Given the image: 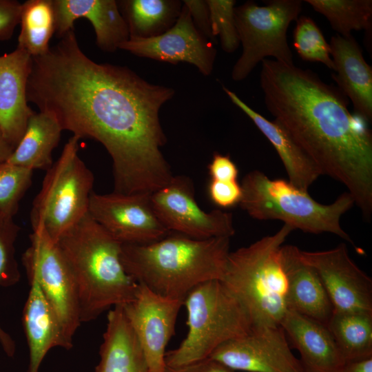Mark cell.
<instances>
[{
	"label": "cell",
	"mask_w": 372,
	"mask_h": 372,
	"mask_svg": "<svg viewBox=\"0 0 372 372\" xmlns=\"http://www.w3.org/2000/svg\"><path fill=\"white\" fill-rule=\"evenodd\" d=\"M128 27L130 38L147 39L169 30L178 19L183 3L178 0L118 1Z\"/></svg>",
	"instance_id": "25"
},
{
	"label": "cell",
	"mask_w": 372,
	"mask_h": 372,
	"mask_svg": "<svg viewBox=\"0 0 372 372\" xmlns=\"http://www.w3.org/2000/svg\"><path fill=\"white\" fill-rule=\"evenodd\" d=\"M94 372H149L136 336L122 306L109 310Z\"/></svg>",
	"instance_id": "23"
},
{
	"label": "cell",
	"mask_w": 372,
	"mask_h": 372,
	"mask_svg": "<svg viewBox=\"0 0 372 372\" xmlns=\"http://www.w3.org/2000/svg\"><path fill=\"white\" fill-rule=\"evenodd\" d=\"M164 372H236L223 364L209 358L179 366H167Z\"/></svg>",
	"instance_id": "37"
},
{
	"label": "cell",
	"mask_w": 372,
	"mask_h": 372,
	"mask_svg": "<svg viewBox=\"0 0 372 372\" xmlns=\"http://www.w3.org/2000/svg\"><path fill=\"white\" fill-rule=\"evenodd\" d=\"M19 24L17 47L32 57L47 52L55 33L52 0H28L21 3Z\"/></svg>",
	"instance_id": "27"
},
{
	"label": "cell",
	"mask_w": 372,
	"mask_h": 372,
	"mask_svg": "<svg viewBox=\"0 0 372 372\" xmlns=\"http://www.w3.org/2000/svg\"><path fill=\"white\" fill-rule=\"evenodd\" d=\"M32 63V57L19 47L0 56V130L14 149L34 112L27 99Z\"/></svg>",
	"instance_id": "17"
},
{
	"label": "cell",
	"mask_w": 372,
	"mask_h": 372,
	"mask_svg": "<svg viewBox=\"0 0 372 372\" xmlns=\"http://www.w3.org/2000/svg\"><path fill=\"white\" fill-rule=\"evenodd\" d=\"M150 198L155 214L169 231L195 239L231 238L235 234L232 214L220 209L203 211L195 200L192 180L185 176H173Z\"/></svg>",
	"instance_id": "11"
},
{
	"label": "cell",
	"mask_w": 372,
	"mask_h": 372,
	"mask_svg": "<svg viewBox=\"0 0 372 372\" xmlns=\"http://www.w3.org/2000/svg\"><path fill=\"white\" fill-rule=\"evenodd\" d=\"M30 240L23 265L39 284L59 324L63 349L69 350L81 324L74 280L56 242L42 227L32 229Z\"/></svg>",
	"instance_id": "10"
},
{
	"label": "cell",
	"mask_w": 372,
	"mask_h": 372,
	"mask_svg": "<svg viewBox=\"0 0 372 372\" xmlns=\"http://www.w3.org/2000/svg\"><path fill=\"white\" fill-rule=\"evenodd\" d=\"M327 18L338 34L347 37L352 30L371 29V0H305Z\"/></svg>",
	"instance_id": "28"
},
{
	"label": "cell",
	"mask_w": 372,
	"mask_h": 372,
	"mask_svg": "<svg viewBox=\"0 0 372 372\" xmlns=\"http://www.w3.org/2000/svg\"><path fill=\"white\" fill-rule=\"evenodd\" d=\"M56 244L74 280L81 323L134 299L138 285L123 266L121 243L89 213Z\"/></svg>",
	"instance_id": "4"
},
{
	"label": "cell",
	"mask_w": 372,
	"mask_h": 372,
	"mask_svg": "<svg viewBox=\"0 0 372 372\" xmlns=\"http://www.w3.org/2000/svg\"><path fill=\"white\" fill-rule=\"evenodd\" d=\"M62 131L54 115L34 112L21 139L6 161L32 171L48 169L53 164L52 153L59 143Z\"/></svg>",
	"instance_id": "24"
},
{
	"label": "cell",
	"mask_w": 372,
	"mask_h": 372,
	"mask_svg": "<svg viewBox=\"0 0 372 372\" xmlns=\"http://www.w3.org/2000/svg\"><path fill=\"white\" fill-rule=\"evenodd\" d=\"M293 46L302 59L320 62L334 70L329 43L311 18L300 16L297 19L293 30Z\"/></svg>",
	"instance_id": "30"
},
{
	"label": "cell",
	"mask_w": 372,
	"mask_h": 372,
	"mask_svg": "<svg viewBox=\"0 0 372 372\" xmlns=\"http://www.w3.org/2000/svg\"><path fill=\"white\" fill-rule=\"evenodd\" d=\"M14 148L4 138L0 130V163L6 161L12 154Z\"/></svg>",
	"instance_id": "39"
},
{
	"label": "cell",
	"mask_w": 372,
	"mask_h": 372,
	"mask_svg": "<svg viewBox=\"0 0 372 372\" xmlns=\"http://www.w3.org/2000/svg\"><path fill=\"white\" fill-rule=\"evenodd\" d=\"M298 254L318 273L333 312L372 311V279L351 258L344 243L325 251L299 249Z\"/></svg>",
	"instance_id": "14"
},
{
	"label": "cell",
	"mask_w": 372,
	"mask_h": 372,
	"mask_svg": "<svg viewBox=\"0 0 372 372\" xmlns=\"http://www.w3.org/2000/svg\"><path fill=\"white\" fill-rule=\"evenodd\" d=\"M209 358L235 371L304 372L280 326L252 329L223 343Z\"/></svg>",
	"instance_id": "15"
},
{
	"label": "cell",
	"mask_w": 372,
	"mask_h": 372,
	"mask_svg": "<svg viewBox=\"0 0 372 372\" xmlns=\"http://www.w3.org/2000/svg\"><path fill=\"white\" fill-rule=\"evenodd\" d=\"M294 245H282L280 260L287 278V309L327 325L332 303L316 271L303 262Z\"/></svg>",
	"instance_id": "19"
},
{
	"label": "cell",
	"mask_w": 372,
	"mask_h": 372,
	"mask_svg": "<svg viewBox=\"0 0 372 372\" xmlns=\"http://www.w3.org/2000/svg\"><path fill=\"white\" fill-rule=\"evenodd\" d=\"M182 306L183 301L163 297L142 285H138L134 299L123 306L142 349L149 372L165 371V349L175 333Z\"/></svg>",
	"instance_id": "13"
},
{
	"label": "cell",
	"mask_w": 372,
	"mask_h": 372,
	"mask_svg": "<svg viewBox=\"0 0 372 372\" xmlns=\"http://www.w3.org/2000/svg\"><path fill=\"white\" fill-rule=\"evenodd\" d=\"M150 196L149 193L93 192L89 214L121 244L150 243L169 233L155 214Z\"/></svg>",
	"instance_id": "12"
},
{
	"label": "cell",
	"mask_w": 372,
	"mask_h": 372,
	"mask_svg": "<svg viewBox=\"0 0 372 372\" xmlns=\"http://www.w3.org/2000/svg\"><path fill=\"white\" fill-rule=\"evenodd\" d=\"M33 171L8 161L0 163V216L13 218L32 184Z\"/></svg>",
	"instance_id": "31"
},
{
	"label": "cell",
	"mask_w": 372,
	"mask_h": 372,
	"mask_svg": "<svg viewBox=\"0 0 372 372\" xmlns=\"http://www.w3.org/2000/svg\"><path fill=\"white\" fill-rule=\"evenodd\" d=\"M223 89L231 102L250 118L273 146L285 167L288 180L296 187L308 191L322 175L313 161L278 121L267 119L242 101L236 93L225 86Z\"/></svg>",
	"instance_id": "22"
},
{
	"label": "cell",
	"mask_w": 372,
	"mask_h": 372,
	"mask_svg": "<svg viewBox=\"0 0 372 372\" xmlns=\"http://www.w3.org/2000/svg\"><path fill=\"white\" fill-rule=\"evenodd\" d=\"M240 185L239 205L253 218L281 220L293 230L307 233L333 234L353 244L340 225L342 216L355 205L348 192L324 205L289 180L271 179L258 170L247 174Z\"/></svg>",
	"instance_id": "6"
},
{
	"label": "cell",
	"mask_w": 372,
	"mask_h": 372,
	"mask_svg": "<svg viewBox=\"0 0 372 372\" xmlns=\"http://www.w3.org/2000/svg\"><path fill=\"white\" fill-rule=\"evenodd\" d=\"M188 333L179 346L166 352L167 366H179L209 358L223 343L252 331L249 316L240 300L220 280L203 282L183 300Z\"/></svg>",
	"instance_id": "7"
},
{
	"label": "cell",
	"mask_w": 372,
	"mask_h": 372,
	"mask_svg": "<svg viewBox=\"0 0 372 372\" xmlns=\"http://www.w3.org/2000/svg\"><path fill=\"white\" fill-rule=\"evenodd\" d=\"M80 139L73 135L47 169L30 211L32 229L42 227L55 242L89 213L94 178L79 155Z\"/></svg>",
	"instance_id": "8"
},
{
	"label": "cell",
	"mask_w": 372,
	"mask_h": 372,
	"mask_svg": "<svg viewBox=\"0 0 372 372\" xmlns=\"http://www.w3.org/2000/svg\"><path fill=\"white\" fill-rule=\"evenodd\" d=\"M213 37L220 39L222 49L227 53L235 52L239 45L235 15L234 0H207Z\"/></svg>",
	"instance_id": "32"
},
{
	"label": "cell",
	"mask_w": 372,
	"mask_h": 372,
	"mask_svg": "<svg viewBox=\"0 0 372 372\" xmlns=\"http://www.w3.org/2000/svg\"><path fill=\"white\" fill-rule=\"evenodd\" d=\"M340 372H372V358L345 362Z\"/></svg>",
	"instance_id": "38"
},
{
	"label": "cell",
	"mask_w": 372,
	"mask_h": 372,
	"mask_svg": "<svg viewBox=\"0 0 372 372\" xmlns=\"http://www.w3.org/2000/svg\"><path fill=\"white\" fill-rule=\"evenodd\" d=\"M260 84L267 110L327 175L344 185L364 218L372 216V134L347 97L314 72L265 59Z\"/></svg>",
	"instance_id": "2"
},
{
	"label": "cell",
	"mask_w": 372,
	"mask_h": 372,
	"mask_svg": "<svg viewBox=\"0 0 372 372\" xmlns=\"http://www.w3.org/2000/svg\"><path fill=\"white\" fill-rule=\"evenodd\" d=\"M174 89L152 84L127 67L99 63L74 30L32 57L27 99L54 115L63 130L101 143L112 161L114 192L152 194L172 178L161 147V106Z\"/></svg>",
	"instance_id": "1"
},
{
	"label": "cell",
	"mask_w": 372,
	"mask_h": 372,
	"mask_svg": "<svg viewBox=\"0 0 372 372\" xmlns=\"http://www.w3.org/2000/svg\"><path fill=\"white\" fill-rule=\"evenodd\" d=\"M119 49L174 65L186 62L205 76L211 73L216 55L213 43L197 30L184 4L178 19L166 32L147 39L130 37Z\"/></svg>",
	"instance_id": "16"
},
{
	"label": "cell",
	"mask_w": 372,
	"mask_h": 372,
	"mask_svg": "<svg viewBox=\"0 0 372 372\" xmlns=\"http://www.w3.org/2000/svg\"><path fill=\"white\" fill-rule=\"evenodd\" d=\"M334 64L333 77L339 90L352 102L354 114L366 122L372 119V68L352 35L336 34L329 43Z\"/></svg>",
	"instance_id": "21"
},
{
	"label": "cell",
	"mask_w": 372,
	"mask_h": 372,
	"mask_svg": "<svg viewBox=\"0 0 372 372\" xmlns=\"http://www.w3.org/2000/svg\"><path fill=\"white\" fill-rule=\"evenodd\" d=\"M21 3L15 0H0V41L9 40L19 24Z\"/></svg>",
	"instance_id": "34"
},
{
	"label": "cell",
	"mask_w": 372,
	"mask_h": 372,
	"mask_svg": "<svg viewBox=\"0 0 372 372\" xmlns=\"http://www.w3.org/2000/svg\"><path fill=\"white\" fill-rule=\"evenodd\" d=\"M207 168L211 180L237 181L238 167L227 155H222L215 152Z\"/></svg>",
	"instance_id": "36"
},
{
	"label": "cell",
	"mask_w": 372,
	"mask_h": 372,
	"mask_svg": "<svg viewBox=\"0 0 372 372\" xmlns=\"http://www.w3.org/2000/svg\"><path fill=\"white\" fill-rule=\"evenodd\" d=\"M54 12L55 34L60 39L74 30L80 18L92 25L97 46L105 52H114L130 39L127 25L114 0H52Z\"/></svg>",
	"instance_id": "18"
},
{
	"label": "cell",
	"mask_w": 372,
	"mask_h": 372,
	"mask_svg": "<svg viewBox=\"0 0 372 372\" xmlns=\"http://www.w3.org/2000/svg\"><path fill=\"white\" fill-rule=\"evenodd\" d=\"M20 227L13 218L0 216V287L14 286L21 273L15 255V242ZM0 346L7 356L12 358L16 344L12 337L0 325Z\"/></svg>",
	"instance_id": "29"
},
{
	"label": "cell",
	"mask_w": 372,
	"mask_h": 372,
	"mask_svg": "<svg viewBox=\"0 0 372 372\" xmlns=\"http://www.w3.org/2000/svg\"><path fill=\"white\" fill-rule=\"evenodd\" d=\"M327 327L344 362L372 358V311L333 312Z\"/></svg>",
	"instance_id": "26"
},
{
	"label": "cell",
	"mask_w": 372,
	"mask_h": 372,
	"mask_svg": "<svg viewBox=\"0 0 372 372\" xmlns=\"http://www.w3.org/2000/svg\"><path fill=\"white\" fill-rule=\"evenodd\" d=\"M183 4L187 8L197 30L212 43L216 41L211 30L209 10L206 1L185 0Z\"/></svg>",
	"instance_id": "35"
},
{
	"label": "cell",
	"mask_w": 372,
	"mask_h": 372,
	"mask_svg": "<svg viewBox=\"0 0 372 372\" xmlns=\"http://www.w3.org/2000/svg\"><path fill=\"white\" fill-rule=\"evenodd\" d=\"M292 231L284 224L274 234L229 252L220 281L245 308L252 329L280 326L287 310L280 249Z\"/></svg>",
	"instance_id": "5"
},
{
	"label": "cell",
	"mask_w": 372,
	"mask_h": 372,
	"mask_svg": "<svg viewBox=\"0 0 372 372\" xmlns=\"http://www.w3.org/2000/svg\"><path fill=\"white\" fill-rule=\"evenodd\" d=\"M230 238L195 239L167 234L147 244H121V260L138 285L165 298L183 301L198 285L221 280Z\"/></svg>",
	"instance_id": "3"
},
{
	"label": "cell",
	"mask_w": 372,
	"mask_h": 372,
	"mask_svg": "<svg viewBox=\"0 0 372 372\" xmlns=\"http://www.w3.org/2000/svg\"><path fill=\"white\" fill-rule=\"evenodd\" d=\"M207 192L212 203L223 208L239 204L242 198V188L238 181L211 180Z\"/></svg>",
	"instance_id": "33"
},
{
	"label": "cell",
	"mask_w": 372,
	"mask_h": 372,
	"mask_svg": "<svg viewBox=\"0 0 372 372\" xmlns=\"http://www.w3.org/2000/svg\"><path fill=\"white\" fill-rule=\"evenodd\" d=\"M302 5L300 0H271L264 6L248 1L235 7L242 52L231 71L234 81L244 80L268 56L287 65L293 64L287 32L290 23L298 18Z\"/></svg>",
	"instance_id": "9"
},
{
	"label": "cell",
	"mask_w": 372,
	"mask_h": 372,
	"mask_svg": "<svg viewBox=\"0 0 372 372\" xmlns=\"http://www.w3.org/2000/svg\"><path fill=\"white\" fill-rule=\"evenodd\" d=\"M280 327L298 351L304 372H340L345 362L326 325L287 309Z\"/></svg>",
	"instance_id": "20"
}]
</instances>
